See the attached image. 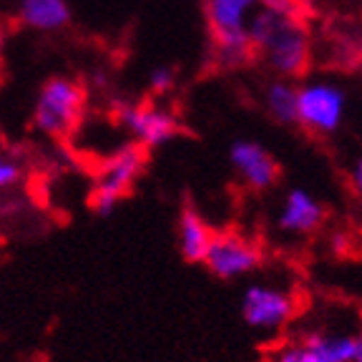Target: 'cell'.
Listing matches in <instances>:
<instances>
[{"label":"cell","instance_id":"cell-16","mask_svg":"<svg viewBox=\"0 0 362 362\" xmlns=\"http://www.w3.org/2000/svg\"><path fill=\"white\" fill-rule=\"evenodd\" d=\"M151 88H153V93H169L171 88H174V83H176V76H174V71L171 68H166V66H161V68H153L151 71Z\"/></svg>","mask_w":362,"mask_h":362},{"label":"cell","instance_id":"cell-3","mask_svg":"<svg viewBox=\"0 0 362 362\" xmlns=\"http://www.w3.org/2000/svg\"><path fill=\"white\" fill-rule=\"evenodd\" d=\"M148 148L144 144L134 141L113 151L98 169L96 187L90 192L88 204L96 214H111L124 197H129L139 176L146 169Z\"/></svg>","mask_w":362,"mask_h":362},{"label":"cell","instance_id":"cell-10","mask_svg":"<svg viewBox=\"0 0 362 362\" xmlns=\"http://www.w3.org/2000/svg\"><path fill=\"white\" fill-rule=\"evenodd\" d=\"M325 216H327V211H325L320 199L312 197L307 189H292L284 197L277 224L287 234H312L322 226Z\"/></svg>","mask_w":362,"mask_h":362},{"label":"cell","instance_id":"cell-11","mask_svg":"<svg viewBox=\"0 0 362 362\" xmlns=\"http://www.w3.org/2000/svg\"><path fill=\"white\" fill-rule=\"evenodd\" d=\"M257 6H262V0H204L211 40L244 33L249 16L257 11Z\"/></svg>","mask_w":362,"mask_h":362},{"label":"cell","instance_id":"cell-7","mask_svg":"<svg viewBox=\"0 0 362 362\" xmlns=\"http://www.w3.org/2000/svg\"><path fill=\"white\" fill-rule=\"evenodd\" d=\"M202 264L219 279H239L262 264V249L237 232H219L211 237Z\"/></svg>","mask_w":362,"mask_h":362},{"label":"cell","instance_id":"cell-17","mask_svg":"<svg viewBox=\"0 0 362 362\" xmlns=\"http://www.w3.org/2000/svg\"><path fill=\"white\" fill-rule=\"evenodd\" d=\"M350 234L347 232H332V237H329V247H332L334 255H347L350 252Z\"/></svg>","mask_w":362,"mask_h":362},{"label":"cell","instance_id":"cell-4","mask_svg":"<svg viewBox=\"0 0 362 362\" xmlns=\"http://www.w3.org/2000/svg\"><path fill=\"white\" fill-rule=\"evenodd\" d=\"M347 96L332 81H310L297 88V121L317 136H329L342 126Z\"/></svg>","mask_w":362,"mask_h":362},{"label":"cell","instance_id":"cell-14","mask_svg":"<svg viewBox=\"0 0 362 362\" xmlns=\"http://www.w3.org/2000/svg\"><path fill=\"white\" fill-rule=\"evenodd\" d=\"M264 106L277 124L287 126L297 121V88L289 83V78H277L267 86Z\"/></svg>","mask_w":362,"mask_h":362},{"label":"cell","instance_id":"cell-15","mask_svg":"<svg viewBox=\"0 0 362 362\" xmlns=\"http://www.w3.org/2000/svg\"><path fill=\"white\" fill-rule=\"evenodd\" d=\"M23 169L18 164L16 158H11L8 153L0 151V192H6V189H13L21 181Z\"/></svg>","mask_w":362,"mask_h":362},{"label":"cell","instance_id":"cell-19","mask_svg":"<svg viewBox=\"0 0 362 362\" xmlns=\"http://www.w3.org/2000/svg\"><path fill=\"white\" fill-rule=\"evenodd\" d=\"M267 6L277 8V11H284V13H300V8L305 6L307 0H262Z\"/></svg>","mask_w":362,"mask_h":362},{"label":"cell","instance_id":"cell-5","mask_svg":"<svg viewBox=\"0 0 362 362\" xmlns=\"http://www.w3.org/2000/svg\"><path fill=\"white\" fill-rule=\"evenodd\" d=\"M357 334L307 332L272 347L264 362H352Z\"/></svg>","mask_w":362,"mask_h":362},{"label":"cell","instance_id":"cell-18","mask_svg":"<svg viewBox=\"0 0 362 362\" xmlns=\"http://www.w3.org/2000/svg\"><path fill=\"white\" fill-rule=\"evenodd\" d=\"M350 189H352V194H355L357 199L362 202V158H357L355 164H352V169H350Z\"/></svg>","mask_w":362,"mask_h":362},{"label":"cell","instance_id":"cell-20","mask_svg":"<svg viewBox=\"0 0 362 362\" xmlns=\"http://www.w3.org/2000/svg\"><path fill=\"white\" fill-rule=\"evenodd\" d=\"M352 362H362V334H357L355 339V357H352Z\"/></svg>","mask_w":362,"mask_h":362},{"label":"cell","instance_id":"cell-12","mask_svg":"<svg viewBox=\"0 0 362 362\" xmlns=\"http://www.w3.org/2000/svg\"><path fill=\"white\" fill-rule=\"evenodd\" d=\"M179 252L181 257L187 262H192V264H202L204 257H206V249H209L211 244V237H214V232H211V226L206 224V219H204L202 214H199L194 206H184L179 214Z\"/></svg>","mask_w":362,"mask_h":362},{"label":"cell","instance_id":"cell-8","mask_svg":"<svg viewBox=\"0 0 362 362\" xmlns=\"http://www.w3.org/2000/svg\"><path fill=\"white\" fill-rule=\"evenodd\" d=\"M297 315V300L277 287L252 284L242 297V317L252 329L277 332Z\"/></svg>","mask_w":362,"mask_h":362},{"label":"cell","instance_id":"cell-2","mask_svg":"<svg viewBox=\"0 0 362 362\" xmlns=\"http://www.w3.org/2000/svg\"><path fill=\"white\" fill-rule=\"evenodd\" d=\"M83 108L86 86L81 81L66 78V76L48 78L38 93L33 124L56 141H68L83 121Z\"/></svg>","mask_w":362,"mask_h":362},{"label":"cell","instance_id":"cell-9","mask_svg":"<svg viewBox=\"0 0 362 362\" xmlns=\"http://www.w3.org/2000/svg\"><path fill=\"white\" fill-rule=\"evenodd\" d=\"M229 161L242 179V184L252 192H267L279 181V164L262 144L239 139L229 148Z\"/></svg>","mask_w":362,"mask_h":362},{"label":"cell","instance_id":"cell-1","mask_svg":"<svg viewBox=\"0 0 362 362\" xmlns=\"http://www.w3.org/2000/svg\"><path fill=\"white\" fill-rule=\"evenodd\" d=\"M247 35L255 53L264 58V63L272 74H277V78L305 76L310 66L312 43L300 13H284L262 3L249 16Z\"/></svg>","mask_w":362,"mask_h":362},{"label":"cell","instance_id":"cell-6","mask_svg":"<svg viewBox=\"0 0 362 362\" xmlns=\"http://www.w3.org/2000/svg\"><path fill=\"white\" fill-rule=\"evenodd\" d=\"M116 116H119V124L126 126V131L134 136V141L144 144L146 148H156L184 134V124L179 121V116L156 106L153 101L121 103Z\"/></svg>","mask_w":362,"mask_h":362},{"label":"cell","instance_id":"cell-13","mask_svg":"<svg viewBox=\"0 0 362 362\" xmlns=\"http://www.w3.org/2000/svg\"><path fill=\"white\" fill-rule=\"evenodd\" d=\"M21 18L30 28L56 30L66 25L71 13L66 0H21Z\"/></svg>","mask_w":362,"mask_h":362}]
</instances>
